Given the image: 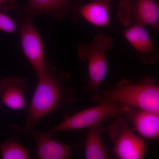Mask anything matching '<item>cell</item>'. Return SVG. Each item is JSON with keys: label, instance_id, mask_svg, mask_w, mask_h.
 I'll return each instance as SVG.
<instances>
[{"label": "cell", "instance_id": "9c48e42d", "mask_svg": "<svg viewBox=\"0 0 159 159\" xmlns=\"http://www.w3.org/2000/svg\"><path fill=\"white\" fill-rule=\"evenodd\" d=\"M127 28L123 35L134 49L140 60L144 64H155L159 59V51L145 27L133 25Z\"/></svg>", "mask_w": 159, "mask_h": 159}, {"label": "cell", "instance_id": "6da1fadb", "mask_svg": "<svg viewBox=\"0 0 159 159\" xmlns=\"http://www.w3.org/2000/svg\"><path fill=\"white\" fill-rule=\"evenodd\" d=\"M38 78L21 135L29 132L43 117L75 101L74 91L68 87L70 81L68 73H57L53 67L48 65L46 73Z\"/></svg>", "mask_w": 159, "mask_h": 159}, {"label": "cell", "instance_id": "e0dca14e", "mask_svg": "<svg viewBox=\"0 0 159 159\" xmlns=\"http://www.w3.org/2000/svg\"><path fill=\"white\" fill-rule=\"evenodd\" d=\"M4 1L13 7H16V6L15 0H4Z\"/></svg>", "mask_w": 159, "mask_h": 159}, {"label": "cell", "instance_id": "5b68a950", "mask_svg": "<svg viewBox=\"0 0 159 159\" xmlns=\"http://www.w3.org/2000/svg\"><path fill=\"white\" fill-rule=\"evenodd\" d=\"M127 106L117 102L99 104L78 112L71 116H65L64 120L49 131L51 134L65 131L89 128L102 122L110 117L122 116L130 109Z\"/></svg>", "mask_w": 159, "mask_h": 159}, {"label": "cell", "instance_id": "ba28073f", "mask_svg": "<svg viewBox=\"0 0 159 159\" xmlns=\"http://www.w3.org/2000/svg\"><path fill=\"white\" fill-rule=\"evenodd\" d=\"M85 0H28L25 11L28 17L46 14L62 20L70 18L77 22L78 9Z\"/></svg>", "mask_w": 159, "mask_h": 159}, {"label": "cell", "instance_id": "8fae6325", "mask_svg": "<svg viewBox=\"0 0 159 159\" xmlns=\"http://www.w3.org/2000/svg\"><path fill=\"white\" fill-rule=\"evenodd\" d=\"M36 143L38 159H66L72 157L71 146L55 141L50 132H42L34 128L29 131Z\"/></svg>", "mask_w": 159, "mask_h": 159}, {"label": "cell", "instance_id": "5bb4252c", "mask_svg": "<svg viewBox=\"0 0 159 159\" xmlns=\"http://www.w3.org/2000/svg\"><path fill=\"white\" fill-rule=\"evenodd\" d=\"M84 142V155L86 159H107L108 152L102 140V135L106 130L102 122L89 127Z\"/></svg>", "mask_w": 159, "mask_h": 159}, {"label": "cell", "instance_id": "7a4b0ae2", "mask_svg": "<svg viewBox=\"0 0 159 159\" xmlns=\"http://www.w3.org/2000/svg\"><path fill=\"white\" fill-rule=\"evenodd\" d=\"M91 97L99 104L117 102L130 108L159 113V87L151 77L138 82L122 80L112 89H99Z\"/></svg>", "mask_w": 159, "mask_h": 159}, {"label": "cell", "instance_id": "7c38bea8", "mask_svg": "<svg viewBox=\"0 0 159 159\" xmlns=\"http://www.w3.org/2000/svg\"><path fill=\"white\" fill-rule=\"evenodd\" d=\"M25 80L20 77H8L0 81V101L12 110L25 108L27 103Z\"/></svg>", "mask_w": 159, "mask_h": 159}, {"label": "cell", "instance_id": "8992f818", "mask_svg": "<svg viewBox=\"0 0 159 159\" xmlns=\"http://www.w3.org/2000/svg\"><path fill=\"white\" fill-rule=\"evenodd\" d=\"M117 14L126 27L139 25L159 29V6L154 0H120Z\"/></svg>", "mask_w": 159, "mask_h": 159}, {"label": "cell", "instance_id": "30bf717a", "mask_svg": "<svg viewBox=\"0 0 159 159\" xmlns=\"http://www.w3.org/2000/svg\"><path fill=\"white\" fill-rule=\"evenodd\" d=\"M122 116L142 138L149 140L159 138V113L131 108Z\"/></svg>", "mask_w": 159, "mask_h": 159}, {"label": "cell", "instance_id": "52a82bcc", "mask_svg": "<svg viewBox=\"0 0 159 159\" xmlns=\"http://www.w3.org/2000/svg\"><path fill=\"white\" fill-rule=\"evenodd\" d=\"M20 43L23 53L34 69L37 77L46 73L48 68L42 40L29 17L21 23Z\"/></svg>", "mask_w": 159, "mask_h": 159}, {"label": "cell", "instance_id": "2e32d148", "mask_svg": "<svg viewBox=\"0 0 159 159\" xmlns=\"http://www.w3.org/2000/svg\"><path fill=\"white\" fill-rule=\"evenodd\" d=\"M16 29V26L14 20L0 11V31L8 33H13Z\"/></svg>", "mask_w": 159, "mask_h": 159}, {"label": "cell", "instance_id": "9a60e30c", "mask_svg": "<svg viewBox=\"0 0 159 159\" xmlns=\"http://www.w3.org/2000/svg\"><path fill=\"white\" fill-rule=\"evenodd\" d=\"M31 152L11 138L0 142V153L3 159H31Z\"/></svg>", "mask_w": 159, "mask_h": 159}, {"label": "cell", "instance_id": "277c9868", "mask_svg": "<svg viewBox=\"0 0 159 159\" xmlns=\"http://www.w3.org/2000/svg\"><path fill=\"white\" fill-rule=\"evenodd\" d=\"M114 144L112 151L118 159H142L147 152L145 140L137 135L122 116L116 117L108 129Z\"/></svg>", "mask_w": 159, "mask_h": 159}, {"label": "cell", "instance_id": "4fadbf2b", "mask_svg": "<svg viewBox=\"0 0 159 159\" xmlns=\"http://www.w3.org/2000/svg\"><path fill=\"white\" fill-rule=\"evenodd\" d=\"M113 0H90L80 6L78 14L89 24L105 28L111 24L110 13Z\"/></svg>", "mask_w": 159, "mask_h": 159}, {"label": "cell", "instance_id": "3957f363", "mask_svg": "<svg viewBox=\"0 0 159 159\" xmlns=\"http://www.w3.org/2000/svg\"><path fill=\"white\" fill-rule=\"evenodd\" d=\"M113 43L110 36L98 34L90 43L80 44L78 47L77 55L88 66L89 80L83 88L84 92L93 94L99 89L108 70L107 53Z\"/></svg>", "mask_w": 159, "mask_h": 159}, {"label": "cell", "instance_id": "ac0fdd59", "mask_svg": "<svg viewBox=\"0 0 159 159\" xmlns=\"http://www.w3.org/2000/svg\"><path fill=\"white\" fill-rule=\"evenodd\" d=\"M3 2H5V1L4 0H0V6L2 5Z\"/></svg>", "mask_w": 159, "mask_h": 159}]
</instances>
